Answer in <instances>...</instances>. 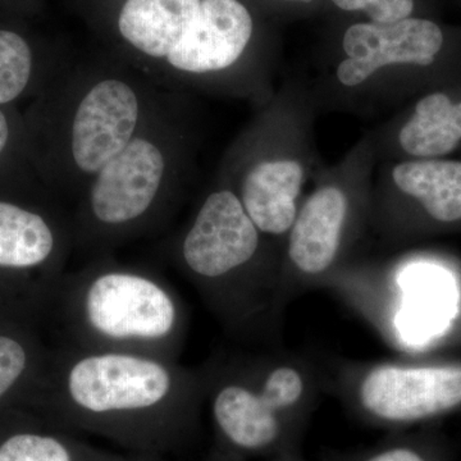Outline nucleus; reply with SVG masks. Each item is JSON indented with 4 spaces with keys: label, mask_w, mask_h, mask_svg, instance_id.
<instances>
[{
    "label": "nucleus",
    "mask_w": 461,
    "mask_h": 461,
    "mask_svg": "<svg viewBox=\"0 0 461 461\" xmlns=\"http://www.w3.org/2000/svg\"><path fill=\"white\" fill-rule=\"evenodd\" d=\"M205 402L202 366L60 344L51 348L27 411L123 453L172 459L198 441Z\"/></svg>",
    "instance_id": "1"
},
{
    "label": "nucleus",
    "mask_w": 461,
    "mask_h": 461,
    "mask_svg": "<svg viewBox=\"0 0 461 461\" xmlns=\"http://www.w3.org/2000/svg\"><path fill=\"white\" fill-rule=\"evenodd\" d=\"M264 236L235 191L221 187L168 245V259L193 285L206 308L232 338H277L286 304L281 263L272 262Z\"/></svg>",
    "instance_id": "2"
},
{
    "label": "nucleus",
    "mask_w": 461,
    "mask_h": 461,
    "mask_svg": "<svg viewBox=\"0 0 461 461\" xmlns=\"http://www.w3.org/2000/svg\"><path fill=\"white\" fill-rule=\"evenodd\" d=\"M202 368L213 432L209 453L249 461L302 450L329 388V368L296 353H220Z\"/></svg>",
    "instance_id": "3"
},
{
    "label": "nucleus",
    "mask_w": 461,
    "mask_h": 461,
    "mask_svg": "<svg viewBox=\"0 0 461 461\" xmlns=\"http://www.w3.org/2000/svg\"><path fill=\"white\" fill-rule=\"evenodd\" d=\"M47 318L62 344L178 360L189 333V309L163 276L121 262L113 253L67 269Z\"/></svg>",
    "instance_id": "4"
},
{
    "label": "nucleus",
    "mask_w": 461,
    "mask_h": 461,
    "mask_svg": "<svg viewBox=\"0 0 461 461\" xmlns=\"http://www.w3.org/2000/svg\"><path fill=\"white\" fill-rule=\"evenodd\" d=\"M187 130L171 91L130 144L87 184L69 212L75 253H113L150 235L171 217L184 177Z\"/></svg>",
    "instance_id": "5"
},
{
    "label": "nucleus",
    "mask_w": 461,
    "mask_h": 461,
    "mask_svg": "<svg viewBox=\"0 0 461 461\" xmlns=\"http://www.w3.org/2000/svg\"><path fill=\"white\" fill-rule=\"evenodd\" d=\"M171 91L117 57L68 65L57 99V189L75 203L147 126Z\"/></svg>",
    "instance_id": "6"
},
{
    "label": "nucleus",
    "mask_w": 461,
    "mask_h": 461,
    "mask_svg": "<svg viewBox=\"0 0 461 461\" xmlns=\"http://www.w3.org/2000/svg\"><path fill=\"white\" fill-rule=\"evenodd\" d=\"M321 288L405 353L445 341L461 320L459 280L447 267L429 260H405L378 271L341 268Z\"/></svg>",
    "instance_id": "7"
},
{
    "label": "nucleus",
    "mask_w": 461,
    "mask_h": 461,
    "mask_svg": "<svg viewBox=\"0 0 461 461\" xmlns=\"http://www.w3.org/2000/svg\"><path fill=\"white\" fill-rule=\"evenodd\" d=\"M329 388L357 420L402 432L461 411L460 360H338Z\"/></svg>",
    "instance_id": "8"
},
{
    "label": "nucleus",
    "mask_w": 461,
    "mask_h": 461,
    "mask_svg": "<svg viewBox=\"0 0 461 461\" xmlns=\"http://www.w3.org/2000/svg\"><path fill=\"white\" fill-rule=\"evenodd\" d=\"M74 253L69 212L0 198V314L41 324Z\"/></svg>",
    "instance_id": "9"
},
{
    "label": "nucleus",
    "mask_w": 461,
    "mask_h": 461,
    "mask_svg": "<svg viewBox=\"0 0 461 461\" xmlns=\"http://www.w3.org/2000/svg\"><path fill=\"white\" fill-rule=\"evenodd\" d=\"M351 215V200L335 185L315 190L300 206L281 262L285 304L300 294L323 287L341 268Z\"/></svg>",
    "instance_id": "10"
},
{
    "label": "nucleus",
    "mask_w": 461,
    "mask_h": 461,
    "mask_svg": "<svg viewBox=\"0 0 461 461\" xmlns=\"http://www.w3.org/2000/svg\"><path fill=\"white\" fill-rule=\"evenodd\" d=\"M203 0H118L112 17L118 59L160 85L195 26Z\"/></svg>",
    "instance_id": "11"
},
{
    "label": "nucleus",
    "mask_w": 461,
    "mask_h": 461,
    "mask_svg": "<svg viewBox=\"0 0 461 461\" xmlns=\"http://www.w3.org/2000/svg\"><path fill=\"white\" fill-rule=\"evenodd\" d=\"M254 18L241 0H203L195 26L165 69L160 86L177 85L232 68L247 53Z\"/></svg>",
    "instance_id": "12"
},
{
    "label": "nucleus",
    "mask_w": 461,
    "mask_h": 461,
    "mask_svg": "<svg viewBox=\"0 0 461 461\" xmlns=\"http://www.w3.org/2000/svg\"><path fill=\"white\" fill-rule=\"evenodd\" d=\"M444 45L435 23L408 17L393 23H355L342 41L346 53L338 78L345 86L363 84L378 69L393 65L429 66Z\"/></svg>",
    "instance_id": "13"
},
{
    "label": "nucleus",
    "mask_w": 461,
    "mask_h": 461,
    "mask_svg": "<svg viewBox=\"0 0 461 461\" xmlns=\"http://www.w3.org/2000/svg\"><path fill=\"white\" fill-rule=\"evenodd\" d=\"M139 455L91 444L30 411L0 423V461H138Z\"/></svg>",
    "instance_id": "14"
},
{
    "label": "nucleus",
    "mask_w": 461,
    "mask_h": 461,
    "mask_svg": "<svg viewBox=\"0 0 461 461\" xmlns=\"http://www.w3.org/2000/svg\"><path fill=\"white\" fill-rule=\"evenodd\" d=\"M302 166L295 160H262L242 175L239 196L249 217L267 238H286L295 221Z\"/></svg>",
    "instance_id": "15"
},
{
    "label": "nucleus",
    "mask_w": 461,
    "mask_h": 461,
    "mask_svg": "<svg viewBox=\"0 0 461 461\" xmlns=\"http://www.w3.org/2000/svg\"><path fill=\"white\" fill-rule=\"evenodd\" d=\"M35 321L0 314V423L27 411L50 362Z\"/></svg>",
    "instance_id": "16"
},
{
    "label": "nucleus",
    "mask_w": 461,
    "mask_h": 461,
    "mask_svg": "<svg viewBox=\"0 0 461 461\" xmlns=\"http://www.w3.org/2000/svg\"><path fill=\"white\" fill-rule=\"evenodd\" d=\"M393 180L433 222H460L461 162L433 159L402 163L393 168Z\"/></svg>",
    "instance_id": "17"
},
{
    "label": "nucleus",
    "mask_w": 461,
    "mask_h": 461,
    "mask_svg": "<svg viewBox=\"0 0 461 461\" xmlns=\"http://www.w3.org/2000/svg\"><path fill=\"white\" fill-rule=\"evenodd\" d=\"M406 153L420 158L445 156L461 141V102L454 104L442 93L420 99L414 114L400 131Z\"/></svg>",
    "instance_id": "18"
},
{
    "label": "nucleus",
    "mask_w": 461,
    "mask_h": 461,
    "mask_svg": "<svg viewBox=\"0 0 461 461\" xmlns=\"http://www.w3.org/2000/svg\"><path fill=\"white\" fill-rule=\"evenodd\" d=\"M321 461H447V457L432 437L402 430L369 447L326 454Z\"/></svg>",
    "instance_id": "19"
},
{
    "label": "nucleus",
    "mask_w": 461,
    "mask_h": 461,
    "mask_svg": "<svg viewBox=\"0 0 461 461\" xmlns=\"http://www.w3.org/2000/svg\"><path fill=\"white\" fill-rule=\"evenodd\" d=\"M33 51L20 33L0 29V105L20 98L33 76Z\"/></svg>",
    "instance_id": "20"
},
{
    "label": "nucleus",
    "mask_w": 461,
    "mask_h": 461,
    "mask_svg": "<svg viewBox=\"0 0 461 461\" xmlns=\"http://www.w3.org/2000/svg\"><path fill=\"white\" fill-rule=\"evenodd\" d=\"M342 11H363L372 23H393L411 17L414 0H332Z\"/></svg>",
    "instance_id": "21"
},
{
    "label": "nucleus",
    "mask_w": 461,
    "mask_h": 461,
    "mask_svg": "<svg viewBox=\"0 0 461 461\" xmlns=\"http://www.w3.org/2000/svg\"><path fill=\"white\" fill-rule=\"evenodd\" d=\"M9 141H11V123L7 114L0 108V156L7 150Z\"/></svg>",
    "instance_id": "22"
},
{
    "label": "nucleus",
    "mask_w": 461,
    "mask_h": 461,
    "mask_svg": "<svg viewBox=\"0 0 461 461\" xmlns=\"http://www.w3.org/2000/svg\"><path fill=\"white\" fill-rule=\"evenodd\" d=\"M138 461H173L172 459H169V457H160V456H147V455H139ZM202 461H226L223 459H221L220 456H217V455L208 453L204 459Z\"/></svg>",
    "instance_id": "23"
},
{
    "label": "nucleus",
    "mask_w": 461,
    "mask_h": 461,
    "mask_svg": "<svg viewBox=\"0 0 461 461\" xmlns=\"http://www.w3.org/2000/svg\"><path fill=\"white\" fill-rule=\"evenodd\" d=\"M267 461H306L303 456L302 450L291 451V453L280 455V456L272 457Z\"/></svg>",
    "instance_id": "24"
},
{
    "label": "nucleus",
    "mask_w": 461,
    "mask_h": 461,
    "mask_svg": "<svg viewBox=\"0 0 461 461\" xmlns=\"http://www.w3.org/2000/svg\"><path fill=\"white\" fill-rule=\"evenodd\" d=\"M287 2L311 3V2H313V0H287Z\"/></svg>",
    "instance_id": "25"
}]
</instances>
